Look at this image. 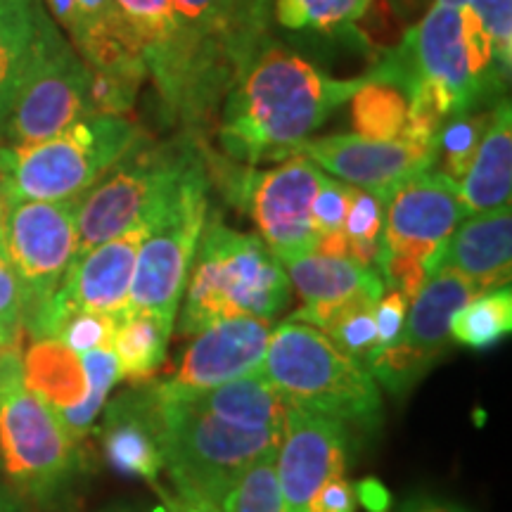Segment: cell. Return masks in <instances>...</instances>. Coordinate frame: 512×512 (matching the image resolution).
Returning a JSON list of instances; mask_svg holds the SVG:
<instances>
[{
  "label": "cell",
  "instance_id": "23",
  "mask_svg": "<svg viewBox=\"0 0 512 512\" xmlns=\"http://www.w3.org/2000/svg\"><path fill=\"white\" fill-rule=\"evenodd\" d=\"M102 453L121 475L157 484L159 472L164 470V456L152 389L121 394L107 406Z\"/></svg>",
  "mask_w": 512,
  "mask_h": 512
},
{
  "label": "cell",
  "instance_id": "30",
  "mask_svg": "<svg viewBox=\"0 0 512 512\" xmlns=\"http://www.w3.org/2000/svg\"><path fill=\"white\" fill-rule=\"evenodd\" d=\"M349 102L356 136L370 140H399L403 136L411 102L401 86L370 72Z\"/></svg>",
  "mask_w": 512,
  "mask_h": 512
},
{
  "label": "cell",
  "instance_id": "38",
  "mask_svg": "<svg viewBox=\"0 0 512 512\" xmlns=\"http://www.w3.org/2000/svg\"><path fill=\"white\" fill-rule=\"evenodd\" d=\"M117 323V318L105 316V313L72 311L60 318V323L55 325L53 337L60 339V342L81 356L95 349H112Z\"/></svg>",
  "mask_w": 512,
  "mask_h": 512
},
{
  "label": "cell",
  "instance_id": "5",
  "mask_svg": "<svg viewBox=\"0 0 512 512\" xmlns=\"http://www.w3.org/2000/svg\"><path fill=\"white\" fill-rule=\"evenodd\" d=\"M152 389L162 439L164 470L176 494L219 510L223 496L245 470L278 446L280 432L245 430L190 406L181 396Z\"/></svg>",
  "mask_w": 512,
  "mask_h": 512
},
{
  "label": "cell",
  "instance_id": "49",
  "mask_svg": "<svg viewBox=\"0 0 512 512\" xmlns=\"http://www.w3.org/2000/svg\"><path fill=\"white\" fill-rule=\"evenodd\" d=\"M100 512H140V510L126 503H114V505H107V508H102Z\"/></svg>",
  "mask_w": 512,
  "mask_h": 512
},
{
  "label": "cell",
  "instance_id": "25",
  "mask_svg": "<svg viewBox=\"0 0 512 512\" xmlns=\"http://www.w3.org/2000/svg\"><path fill=\"white\" fill-rule=\"evenodd\" d=\"M470 216L508 207L512 195V114L510 100L496 102L489 126L467 174L458 181Z\"/></svg>",
  "mask_w": 512,
  "mask_h": 512
},
{
  "label": "cell",
  "instance_id": "46",
  "mask_svg": "<svg viewBox=\"0 0 512 512\" xmlns=\"http://www.w3.org/2000/svg\"><path fill=\"white\" fill-rule=\"evenodd\" d=\"M399 512H470L463 505L437 496H415Z\"/></svg>",
  "mask_w": 512,
  "mask_h": 512
},
{
  "label": "cell",
  "instance_id": "28",
  "mask_svg": "<svg viewBox=\"0 0 512 512\" xmlns=\"http://www.w3.org/2000/svg\"><path fill=\"white\" fill-rule=\"evenodd\" d=\"M34 0H0V131L15 102L36 34Z\"/></svg>",
  "mask_w": 512,
  "mask_h": 512
},
{
  "label": "cell",
  "instance_id": "27",
  "mask_svg": "<svg viewBox=\"0 0 512 512\" xmlns=\"http://www.w3.org/2000/svg\"><path fill=\"white\" fill-rule=\"evenodd\" d=\"M22 380L53 411L79 406L88 392L81 356L57 337H36L29 344L22 354Z\"/></svg>",
  "mask_w": 512,
  "mask_h": 512
},
{
  "label": "cell",
  "instance_id": "1",
  "mask_svg": "<svg viewBox=\"0 0 512 512\" xmlns=\"http://www.w3.org/2000/svg\"><path fill=\"white\" fill-rule=\"evenodd\" d=\"M363 81L366 76L330 79L304 57L266 41L223 98V152L249 169L294 157L311 131L347 105Z\"/></svg>",
  "mask_w": 512,
  "mask_h": 512
},
{
  "label": "cell",
  "instance_id": "31",
  "mask_svg": "<svg viewBox=\"0 0 512 512\" xmlns=\"http://www.w3.org/2000/svg\"><path fill=\"white\" fill-rule=\"evenodd\" d=\"M512 330V292L510 287L482 292L453 313L451 339L470 349L494 347Z\"/></svg>",
  "mask_w": 512,
  "mask_h": 512
},
{
  "label": "cell",
  "instance_id": "8",
  "mask_svg": "<svg viewBox=\"0 0 512 512\" xmlns=\"http://www.w3.org/2000/svg\"><path fill=\"white\" fill-rule=\"evenodd\" d=\"M0 467L19 498L48 505L76 467V441L24 387L19 342L0 347Z\"/></svg>",
  "mask_w": 512,
  "mask_h": 512
},
{
  "label": "cell",
  "instance_id": "35",
  "mask_svg": "<svg viewBox=\"0 0 512 512\" xmlns=\"http://www.w3.org/2000/svg\"><path fill=\"white\" fill-rule=\"evenodd\" d=\"M275 451L278 446L247 467L245 475L223 496L219 512H287L275 467Z\"/></svg>",
  "mask_w": 512,
  "mask_h": 512
},
{
  "label": "cell",
  "instance_id": "41",
  "mask_svg": "<svg viewBox=\"0 0 512 512\" xmlns=\"http://www.w3.org/2000/svg\"><path fill=\"white\" fill-rule=\"evenodd\" d=\"M351 190L354 185L335 181L325 174L320 190L311 207V223L316 235L332 233V230H344V219H347Z\"/></svg>",
  "mask_w": 512,
  "mask_h": 512
},
{
  "label": "cell",
  "instance_id": "50",
  "mask_svg": "<svg viewBox=\"0 0 512 512\" xmlns=\"http://www.w3.org/2000/svg\"><path fill=\"white\" fill-rule=\"evenodd\" d=\"M5 207H8V200H5V192H3V181H0V223H3Z\"/></svg>",
  "mask_w": 512,
  "mask_h": 512
},
{
  "label": "cell",
  "instance_id": "47",
  "mask_svg": "<svg viewBox=\"0 0 512 512\" xmlns=\"http://www.w3.org/2000/svg\"><path fill=\"white\" fill-rule=\"evenodd\" d=\"M356 496L361 498L363 505H366V508H370V510H375V512H384V510H387L389 496H387V491H384L380 484H375V482H363V484H361V494H358V491H356Z\"/></svg>",
  "mask_w": 512,
  "mask_h": 512
},
{
  "label": "cell",
  "instance_id": "3",
  "mask_svg": "<svg viewBox=\"0 0 512 512\" xmlns=\"http://www.w3.org/2000/svg\"><path fill=\"white\" fill-rule=\"evenodd\" d=\"M373 74L403 91L413 81L434 83L451 98L456 117L503 100L510 79L498 67L494 43L475 10L439 0Z\"/></svg>",
  "mask_w": 512,
  "mask_h": 512
},
{
  "label": "cell",
  "instance_id": "26",
  "mask_svg": "<svg viewBox=\"0 0 512 512\" xmlns=\"http://www.w3.org/2000/svg\"><path fill=\"white\" fill-rule=\"evenodd\" d=\"M159 387L230 425L245 427V430H283L287 399L261 373L238 377L219 387L197 389V392L169 389L162 382Z\"/></svg>",
  "mask_w": 512,
  "mask_h": 512
},
{
  "label": "cell",
  "instance_id": "6",
  "mask_svg": "<svg viewBox=\"0 0 512 512\" xmlns=\"http://www.w3.org/2000/svg\"><path fill=\"white\" fill-rule=\"evenodd\" d=\"M145 133L124 117H91L67 131L0 150V181L8 202H67L93 188Z\"/></svg>",
  "mask_w": 512,
  "mask_h": 512
},
{
  "label": "cell",
  "instance_id": "32",
  "mask_svg": "<svg viewBox=\"0 0 512 512\" xmlns=\"http://www.w3.org/2000/svg\"><path fill=\"white\" fill-rule=\"evenodd\" d=\"M373 8V0H275L273 17L290 31L332 36L349 31Z\"/></svg>",
  "mask_w": 512,
  "mask_h": 512
},
{
  "label": "cell",
  "instance_id": "22",
  "mask_svg": "<svg viewBox=\"0 0 512 512\" xmlns=\"http://www.w3.org/2000/svg\"><path fill=\"white\" fill-rule=\"evenodd\" d=\"M290 285L302 297L304 309L290 320L316 325L332 311L342 309L361 299H382L384 283L380 273L370 266H361L354 259H335L316 252L280 256Z\"/></svg>",
  "mask_w": 512,
  "mask_h": 512
},
{
  "label": "cell",
  "instance_id": "16",
  "mask_svg": "<svg viewBox=\"0 0 512 512\" xmlns=\"http://www.w3.org/2000/svg\"><path fill=\"white\" fill-rule=\"evenodd\" d=\"M192 62V136L211 124L216 107L242 74L233 0H171Z\"/></svg>",
  "mask_w": 512,
  "mask_h": 512
},
{
  "label": "cell",
  "instance_id": "18",
  "mask_svg": "<svg viewBox=\"0 0 512 512\" xmlns=\"http://www.w3.org/2000/svg\"><path fill=\"white\" fill-rule=\"evenodd\" d=\"M297 155L311 159L320 171H328L337 181L373 192L382 202L396 185L437 164V152L427 147L403 138L370 140L356 133L309 138L299 145Z\"/></svg>",
  "mask_w": 512,
  "mask_h": 512
},
{
  "label": "cell",
  "instance_id": "39",
  "mask_svg": "<svg viewBox=\"0 0 512 512\" xmlns=\"http://www.w3.org/2000/svg\"><path fill=\"white\" fill-rule=\"evenodd\" d=\"M273 3L275 0H233L242 72L254 60V55L264 48V43L271 41L268 27L273 19Z\"/></svg>",
  "mask_w": 512,
  "mask_h": 512
},
{
  "label": "cell",
  "instance_id": "15",
  "mask_svg": "<svg viewBox=\"0 0 512 512\" xmlns=\"http://www.w3.org/2000/svg\"><path fill=\"white\" fill-rule=\"evenodd\" d=\"M155 214V211H152ZM150 221L140 223L128 233L112 238L102 245L76 256L64 275L60 290L50 299L29 330L34 337H53L55 325L72 311L105 313L121 320L128 313V294H131L136 256L143 245Z\"/></svg>",
  "mask_w": 512,
  "mask_h": 512
},
{
  "label": "cell",
  "instance_id": "7",
  "mask_svg": "<svg viewBox=\"0 0 512 512\" xmlns=\"http://www.w3.org/2000/svg\"><path fill=\"white\" fill-rule=\"evenodd\" d=\"M209 211V169L200 152L152 214L136 256L128 313H147L174 328Z\"/></svg>",
  "mask_w": 512,
  "mask_h": 512
},
{
  "label": "cell",
  "instance_id": "4",
  "mask_svg": "<svg viewBox=\"0 0 512 512\" xmlns=\"http://www.w3.org/2000/svg\"><path fill=\"white\" fill-rule=\"evenodd\" d=\"M259 373L290 403L339 420L349 430L375 434L382 427L380 384L313 325L287 320L271 330Z\"/></svg>",
  "mask_w": 512,
  "mask_h": 512
},
{
  "label": "cell",
  "instance_id": "29",
  "mask_svg": "<svg viewBox=\"0 0 512 512\" xmlns=\"http://www.w3.org/2000/svg\"><path fill=\"white\" fill-rule=\"evenodd\" d=\"M171 332L164 320L147 313H126L117 323L112 351L117 356L121 377L131 382L150 380L166 361Z\"/></svg>",
  "mask_w": 512,
  "mask_h": 512
},
{
  "label": "cell",
  "instance_id": "11",
  "mask_svg": "<svg viewBox=\"0 0 512 512\" xmlns=\"http://www.w3.org/2000/svg\"><path fill=\"white\" fill-rule=\"evenodd\" d=\"M76 200H19L5 207L0 249L22 287L27 325L50 304L76 259Z\"/></svg>",
  "mask_w": 512,
  "mask_h": 512
},
{
  "label": "cell",
  "instance_id": "10",
  "mask_svg": "<svg viewBox=\"0 0 512 512\" xmlns=\"http://www.w3.org/2000/svg\"><path fill=\"white\" fill-rule=\"evenodd\" d=\"M91 69L38 8L36 34L5 131L17 145L41 143L91 117Z\"/></svg>",
  "mask_w": 512,
  "mask_h": 512
},
{
  "label": "cell",
  "instance_id": "44",
  "mask_svg": "<svg viewBox=\"0 0 512 512\" xmlns=\"http://www.w3.org/2000/svg\"><path fill=\"white\" fill-rule=\"evenodd\" d=\"M358 496L347 475H335L318 489L309 512H356Z\"/></svg>",
  "mask_w": 512,
  "mask_h": 512
},
{
  "label": "cell",
  "instance_id": "37",
  "mask_svg": "<svg viewBox=\"0 0 512 512\" xmlns=\"http://www.w3.org/2000/svg\"><path fill=\"white\" fill-rule=\"evenodd\" d=\"M344 233L349 240L351 259L361 266H373L382 249V200L368 190H351Z\"/></svg>",
  "mask_w": 512,
  "mask_h": 512
},
{
  "label": "cell",
  "instance_id": "13",
  "mask_svg": "<svg viewBox=\"0 0 512 512\" xmlns=\"http://www.w3.org/2000/svg\"><path fill=\"white\" fill-rule=\"evenodd\" d=\"M325 174L311 159L294 155L285 164L268 171L247 166L228 183V195L249 211L261 240L278 256L313 252L316 230L311 207Z\"/></svg>",
  "mask_w": 512,
  "mask_h": 512
},
{
  "label": "cell",
  "instance_id": "45",
  "mask_svg": "<svg viewBox=\"0 0 512 512\" xmlns=\"http://www.w3.org/2000/svg\"><path fill=\"white\" fill-rule=\"evenodd\" d=\"M157 494H159V501L164 503V512H219L216 508H211V505L202 503V501H195V498H188L183 494H171V491L166 489H159L155 484Z\"/></svg>",
  "mask_w": 512,
  "mask_h": 512
},
{
  "label": "cell",
  "instance_id": "9",
  "mask_svg": "<svg viewBox=\"0 0 512 512\" xmlns=\"http://www.w3.org/2000/svg\"><path fill=\"white\" fill-rule=\"evenodd\" d=\"M202 152L190 133L174 143L138 140L117 164L76 200V256L119 238L152 216L192 159Z\"/></svg>",
  "mask_w": 512,
  "mask_h": 512
},
{
  "label": "cell",
  "instance_id": "24",
  "mask_svg": "<svg viewBox=\"0 0 512 512\" xmlns=\"http://www.w3.org/2000/svg\"><path fill=\"white\" fill-rule=\"evenodd\" d=\"M439 268H451L463 275L479 292L508 287L512 273L510 204L486 214L467 216L446 242Z\"/></svg>",
  "mask_w": 512,
  "mask_h": 512
},
{
  "label": "cell",
  "instance_id": "17",
  "mask_svg": "<svg viewBox=\"0 0 512 512\" xmlns=\"http://www.w3.org/2000/svg\"><path fill=\"white\" fill-rule=\"evenodd\" d=\"M351 430L287 401L275 467L287 512H309L318 489L347 470Z\"/></svg>",
  "mask_w": 512,
  "mask_h": 512
},
{
  "label": "cell",
  "instance_id": "48",
  "mask_svg": "<svg viewBox=\"0 0 512 512\" xmlns=\"http://www.w3.org/2000/svg\"><path fill=\"white\" fill-rule=\"evenodd\" d=\"M0 512H22V503L5 486H0Z\"/></svg>",
  "mask_w": 512,
  "mask_h": 512
},
{
  "label": "cell",
  "instance_id": "19",
  "mask_svg": "<svg viewBox=\"0 0 512 512\" xmlns=\"http://www.w3.org/2000/svg\"><path fill=\"white\" fill-rule=\"evenodd\" d=\"M117 5L136 34L166 117L183 124L192 136V62L171 0H117Z\"/></svg>",
  "mask_w": 512,
  "mask_h": 512
},
{
  "label": "cell",
  "instance_id": "36",
  "mask_svg": "<svg viewBox=\"0 0 512 512\" xmlns=\"http://www.w3.org/2000/svg\"><path fill=\"white\" fill-rule=\"evenodd\" d=\"M489 119L491 112L472 110L448 119L446 124L441 126L437 145V159L441 157V174L456 183L467 174L479 145H482Z\"/></svg>",
  "mask_w": 512,
  "mask_h": 512
},
{
  "label": "cell",
  "instance_id": "40",
  "mask_svg": "<svg viewBox=\"0 0 512 512\" xmlns=\"http://www.w3.org/2000/svg\"><path fill=\"white\" fill-rule=\"evenodd\" d=\"M439 3L470 5L494 43L498 67L510 74L512 64V0H439Z\"/></svg>",
  "mask_w": 512,
  "mask_h": 512
},
{
  "label": "cell",
  "instance_id": "2",
  "mask_svg": "<svg viewBox=\"0 0 512 512\" xmlns=\"http://www.w3.org/2000/svg\"><path fill=\"white\" fill-rule=\"evenodd\" d=\"M290 294V278L266 242L233 230L209 211L181 299L178 330L192 337L228 318L271 320Z\"/></svg>",
  "mask_w": 512,
  "mask_h": 512
},
{
  "label": "cell",
  "instance_id": "33",
  "mask_svg": "<svg viewBox=\"0 0 512 512\" xmlns=\"http://www.w3.org/2000/svg\"><path fill=\"white\" fill-rule=\"evenodd\" d=\"M81 363L83 368H86L88 377L86 399H83L79 406L55 411V415L64 425V430H67V434L76 441V444L91 432L93 422L98 420L100 411L107 406V399H110L114 384L121 380L117 356H114L112 349H95L88 351V354H81Z\"/></svg>",
  "mask_w": 512,
  "mask_h": 512
},
{
  "label": "cell",
  "instance_id": "12",
  "mask_svg": "<svg viewBox=\"0 0 512 512\" xmlns=\"http://www.w3.org/2000/svg\"><path fill=\"white\" fill-rule=\"evenodd\" d=\"M482 294L470 280L451 268H439L413 299L401 337L392 347L377 351L368 370L389 394L401 396L427 375L444 356L451 339V318L460 306Z\"/></svg>",
  "mask_w": 512,
  "mask_h": 512
},
{
  "label": "cell",
  "instance_id": "21",
  "mask_svg": "<svg viewBox=\"0 0 512 512\" xmlns=\"http://www.w3.org/2000/svg\"><path fill=\"white\" fill-rule=\"evenodd\" d=\"M88 69L143 86L147 64L117 0H48Z\"/></svg>",
  "mask_w": 512,
  "mask_h": 512
},
{
  "label": "cell",
  "instance_id": "42",
  "mask_svg": "<svg viewBox=\"0 0 512 512\" xmlns=\"http://www.w3.org/2000/svg\"><path fill=\"white\" fill-rule=\"evenodd\" d=\"M24 323V297L15 273L0 249V347L19 342Z\"/></svg>",
  "mask_w": 512,
  "mask_h": 512
},
{
  "label": "cell",
  "instance_id": "34",
  "mask_svg": "<svg viewBox=\"0 0 512 512\" xmlns=\"http://www.w3.org/2000/svg\"><path fill=\"white\" fill-rule=\"evenodd\" d=\"M380 302V299H377ZM375 299H361L351 302L342 309L332 311L316 325L335 347L354 361L368 366L370 358L377 351V332H375Z\"/></svg>",
  "mask_w": 512,
  "mask_h": 512
},
{
  "label": "cell",
  "instance_id": "14",
  "mask_svg": "<svg viewBox=\"0 0 512 512\" xmlns=\"http://www.w3.org/2000/svg\"><path fill=\"white\" fill-rule=\"evenodd\" d=\"M467 216L458 183L441 171H422L396 185L382 202V249L411 256L432 275L446 242Z\"/></svg>",
  "mask_w": 512,
  "mask_h": 512
},
{
  "label": "cell",
  "instance_id": "20",
  "mask_svg": "<svg viewBox=\"0 0 512 512\" xmlns=\"http://www.w3.org/2000/svg\"><path fill=\"white\" fill-rule=\"evenodd\" d=\"M192 337L176 373L162 382L164 387L197 392L259 373L271 337V320L228 318Z\"/></svg>",
  "mask_w": 512,
  "mask_h": 512
},
{
  "label": "cell",
  "instance_id": "43",
  "mask_svg": "<svg viewBox=\"0 0 512 512\" xmlns=\"http://www.w3.org/2000/svg\"><path fill=\"white\" fill-rule=\"evenodd\" d=\"M408 299L401 292L389 290L382 294L380 302L375 304V332H377V351L392 347L401 337L403 323H406ZM375 351V354H377ZM370 363V361H368Z\"/></svg>",
  "mask_w": 512,
  "mask_h": 512
}]
</instances>
